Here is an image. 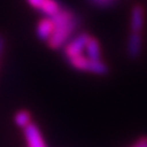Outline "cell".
<instances>
[{
    "label": "cell",
    "mask_w": 147,
    "mask_h": 147,
    "mask_svg": "<svg viewBox=\"0 0 147 147\" xmlns=\"http://www.w3.org/2000/svg\"><path fill=\"white\" fill-rule=\"evenodd\" d=\"M135 147H147V136H142L135 142Z\"/></svg>",
    "instance_id": "cell-13"
},
{
    "label": "cell",
    "mask_w": 147,
    "mask_h": 147,
    "mask_svg": "<svg viewBox=\"0 0 147 147\" xmlns=\"http://www.w3.org/2000/svg\"><path fill=\"white\" fill-rule=\"evenodd\" d=\"M79 24H80L79 18L75 16L74 18H71L70 21L65 22V24L55 26L52 36H50L48 39V45L52 49L60 48L61 45L65 44V42L69 39V37L71 36V33L76 30V27L79 26Z\"/></svg>",
    "instance_id": "cell-1"
},
{
    "label": "cell",
    "mask_w": 147,
    "mask_h": 147,
    "mask_svg": "<svg viewBox=\"0 0 147 147\" xmlns=\"http://www.w3.org/2000/svg\"><path fill=\"white\" fill-rule=\"evenodd\" d=\"M74 17H75V13L74 12L66 10V9H64V10L60 9V10L55 13V15L50 16V20L53 21L54 26H59V25H63V24H65V22L70 21L71 18H74Z\"/></svg>",
    "instance_id": "cell-8"
},
{
    "label": "cell",
    "mask_w": 147,
    "mask_h": 147,
    "mask_svg": "<svg viewBox=\"0 0 147 147\" xmlns=\"http://www.w3.org/2000/svg\"><path fill=\"white\" fill-rule=\"evenodd\" d=\"M88 71L93 72V74H98V75H103V74H107L108 67L100 60H91L90 66H88Z\"/></svg>",
    "instance_id": "cell-12"
},
{
    "label": "cell",
    "mask_w": 147,
    "mask_h": 147,
    "mask_svg": "<svg viewBox=\"0 0 147 147\" xmlns=\"http://www.w3.org/2000/svg\"><path fill=\"white\" fill-rule=\"evenodd\" d=\"M96 5H99V6H108L110 4L114 3V0H92Z\"/></svg>",
    "instance_id": "cell-15"
},
{
    "label": "cell",
    "mask_w": 147,
    "mask_h": 147,
    "mask_svg": "<svg viewBox=\"0 0 147 147\" xmlns=\"http://www.w3.org/2000/svg\"><path fill=\"white\" fill-rule=\"evenodd\" d=\"M88 38H90V36L87 33H81L79 37H76L71 43H69L65 47V49H64V53H65L66 58L69 59L71 57L81 54L82 49L86 47V43H87V40H88Z\"/></svg>",
    "instance_id": "cell-3"
},
{
    "label": "cell",
    "mask_w": 147,
    "mask_h": 147,
    "mask_svg": "<svg viewBox=\"0 0 147 147\" xmlns=\"http://www.w3.org/2000/svg\"><path fill=\"white\" fill-rule=\"evenodd\" d=\"M27 3L30 4L31 6H33L34 9H40V6H42V4L44 3V0H27Z\"/></svg>",
    "instance_id": "cell-14"
},
{
    "label": "cell",
    "mask_w": 147,
    "mask_h": 147,
    "mask_svg": "<svg viewBox=\"0 0 147 147\" xmlns=\"http://www.w3.org/2000/svg\"><path fill=\"white\" fill-rule=\"evenodd\" d=\"M142 26H144V7L141 5H135L131 11V32H140Z\"/></svg>",
    "instance_id": "cell-6"
},
{
    "label": "cell",
    "mask_w": 147,
    "mask_h": 147,
    "mask_svg": "<svg viewBox=\"0 0 147 147\" xmlns=\"http://www.w3.org/2000/svg\"><path fill=\"white\" fill-rule=\"evenodd\" d=\"M39 10L42 11L44 15L50 17L60 10V5H59L55 0H44V3L42 4V6H40Z\"/></svg>",
    "instance_id": "cell-10"
},
{
    "label": "cell",
    "mask_w": 147,
    "mask_h": 147,
    "mask_svg": "<svg viewBox=\"0 0 147 147\" xmlns=\"http://www.w3.org/2000/svg\"><path fill=\"white\" fill-rule=\"evenodd\" d=\"M24 134L26 137L27 145L28 147H47L45 146V142L42 139V135L38 130V127L34 124H27V125L24 127Z\"/></svg>",
    "instance_id": "cell-2"
},
{
    "label": "cell",
    "mask_w": 147,
    "mask_h": 147,
    "mask_svg": "<svg viewBox=\"0 0 147 147\" xmlns=\"http://www.w3.org/2000/svg\"><path fill=\"white\" fill-rule=\"evenodd\" d=\"M54 28H55V26L53 24V21L50 20V17L42 18L38 22V25H37V34H38L40 39L48 40L49 37L52 36Z\"/></svg>",
    "instance_id": "cell-5"
},
{
    "label": "cell",
    "mask_w": 147,
    "mask_h": 147,
    "mask_svg": "<svg viewBox=\"0 0 147 147\" xmlns=\"http://www.w3.org/2000/svg\"><path fill=\"white\" fill-rule=\"evenodd\" d=\"M15 123L17 126L25 127L27 124L31 123V114L27 112V110H20L15 115Z\"/></svg>",
    "instance_id": "cell-11"
},
{
    "label": "cell",
    "mask_w": 147,
    "mask_h": 147,
    "mask_svg": "<svg viewBox=\"0 0 147 147\" xmlns=\"http://www.w3.org/2000/svg\"><path fill=\"white\" fill-rule=\"evenodd\" d=\"M141 34L140 32H131L127 39V55L130 59H137L141 53Z\"/></svg>",
    "instance_id": "cell-4"
},
{
    "label": "cell",
    "mask_w": 147,
    "mask_h": 147,
    "mask_svg": "<svg viewBox=\"0 0 147 147\" xmlns=\"http://www.w3.org/2000/svg\"><path fill=\"white\" fill-rule=\"evenodd\" d=\"M3 45H4V42H3V38L0 37V53H1V49H3Z\"/></svg>",
    "instance_id": "cell-16"
},
{
    "label": "cell",
    "mask_w": 147,
    "mask_h": 147,
    "mask_svg": "<svg viewBox=\"0 0 147 147\" xmlns=\"http://www.w3.org/2000/svg\"><path fill=\"white\" fill-rule=\"evenodd\" d=\"M69 61H70L71 65L77 69V70L81 71H88V66H90V59H86L85 57H82L81 54L75 55V57L69 58Z\"/></svg>",
    "instance_id": "cell-9"
},
{
    "label": "cell",
    "mask_w": 147,
    "mask_h": 147,
    "mask_svg": "<svg viewBox=\"0 0 147 147\" xmlns=\"http://www.w3.org/2000/svg\"><path fill=\"white\" fill-rule=\"evenodd\" d=\"M132 147H135V146H132Z\"/></svg>",
    "instance_id": "cell-17"
},
{
    "label": "cell",
    "mask_w": 147,
    "mask_h": 147,
    "mask_svg": "<svg viewBox=\"0 0 147 147\" xmlns=\"http://www.w3.org/2000/svg\"><path fill=\"white\" fill-rule=\"evenodd\" d=\"M86 50H87V55H88L90 60H99L100 59V50H99V44L98 40L93 38V37H90L86 43Z\"/></svg>",
    "instance_id": "cell-7"
}]
</instances>
